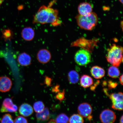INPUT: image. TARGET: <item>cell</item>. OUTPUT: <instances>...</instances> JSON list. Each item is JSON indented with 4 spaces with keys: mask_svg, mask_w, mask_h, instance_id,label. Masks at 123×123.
Masks as SVG:
<instances>
[{
    "mask_svg": "<svg viewBox=\"0 0 123 123\" xmlns=\"http://www.w3.org/2000/svg\"><path fill=\"white\" fill-rule=\"evenodd\" d=\"M65 91L63 90L62 92H59L56 95V98L58 100L61 101L65 99Z\"/></svg>",
    "mask_w": 123,
    "mask_h": 123,
    "instance_id": "obj_26",
    "label": "cell"
},
{
    "mask_svg": "<svg viewBox=\"0 0 123 123\" xmlns=\"http://www.w3.org/2000/svg\"><path fill=\"white\" fill-rule=\"evenodd\" d=\"M3 0H0V5L2 4L3 2Z\"/></svg>",
    "mask_w": 123,
    "mask_h": 123,
    "instance_id": "obj_35",
    "label": "cell"
},
{
    "mask_svg": "<svg viewBox=\"0 0 123 123\" xmlns=\"http://www.w3.org/2000/svg\"><path fill=\"white\" fill-rule=\"evenodd\" d=\"M14 123H28V121L24 117L18 116L15 118Z\"/></svg>",
    "mask_w": 123,
    "mask_h": 123,
    "instance_id": "obj_25",
    "label": "cell"
},
{
    "mask_svg": "<svg viewBox=\"0 0 123 123\" xmlns=\"http://www.w3.org/2000/svg\"><path fill=\"white\" fill-rule=\"evenodd\" d=\"M19 113L23 116L27 117L31 115L33 111V108L30 105L27 103L22 104L19 108Z\"/></svg>",
    "mask_w": 123,
    "mask_h": 123,
    "instance_id": "obj_15",
    "label": "cell"
},
{
    "mask_svg": "<svg viewBox=\"0 0 123 123\" xmlns=\"http://www.w3.org/2000/svg\"><path fill=\"white\" fill-rule=\"evenodd\" d=\"M117 84L116 82H113L111 80H109L108 81V86L109 90H110L115 88L117 86Z\"/></svg>",
    "mask_w": 123,
    "mask_h": 123,
    "instance_id": "obj_27",
    "label": "cell"
},
{
    "mask_svg": "<svg viewBox=\"0 0 123 123\" xmlns=\"http://www.w3.org/2000/svg\"><path fill=\"white\" fill-rule=\"evenodd\" d=\"M12 82L8 77H0V92H9L11 88Z\"/></svg>",
    "mask_w": 123,
    "mask_h": 123,
    "instance_id": "obj_11",
    "label": "cell"
},
{
    "mask_svg": "<svg viewBox=\"0 0 123 123\" xmlns=\"http://www.w3.org/2000/svg\"><path fill=\"white\" fill-rule=\"evenodd\" d=\"M123 115H122L120 119L119 123H123Z\"/></svg>",
    "mask_w": 123,
    "mask_h": 123,
    "instance_id": "obj_34",
    "label": "cell"
},
{
    "mask_svg": "<svg viewBox=\"0 0 123 123\" xmlns=\"http://www.w3.org/2000/svg\"><path fill=\"white\" fill-rule=\"evenodd\" d=\"M35 31L31 27H27L23 29L21 31V37L25 40L30 41L34 38Z\"/></svg>",
    "mask_w": 123,
    "mask_h": 123,
    "instance_id": "obj_13",
    "label": "cell"
},
{
    "mask_svg": "<svg viewBox=\"0 0 123 123\" xmlns=\"http://www.w3.org/2000/svg\"><path fill=\"white\" fill-rule=\"evenodd\" d=\"M121 4H123V0H119Z\"/></svg>",
    "mask_w": 123,
    "mask_h": 123,
    "instance_id": "obj_36",
    "label": "cell"
},
{
    "mask_svg": "<svg viewBox=\"0 0 123 123\" xmlns=\"http://www.w3.org/2000/svg\"><path fill=\"white\" fill-rule=\"evenodd\" d=\"M78 25L83 30L91 31L95 28L98 24V15L94 12L82 16L79 14L76 17Z\"/></svg>",
    "mask_w": 123,
    "mask_h": 123,
    "instance_id": "obj_2",
    "label": "cell"
},
{
    "mask_svg": "<svg viewBox=\"0 0 123 123\" xmlns=\"http://www.w3.org/2000/svg\"><path fill=\"white\" fill-rule=\"evenodd\" d=\"M52 79L48 77H46L45 78V83L48 86H50L51 84Z\"/></svg>",
    "mask_w": 123,
    "mask_h": 123,
    "instance_id": "obj_28",
    "label": "cell"
},
{
    "mask_svg": "<svg viewBox=\"0 0 123 123\" xmlns=\"http://www.w3.org/2000/svg\"><path fill=\"white\" fill-rule=\"evenodd\" d=\"M48 123H56L55 122V120L54 119H51L50 120V121H49Z\"/></svg>",
    "mask_w": 123,
    "mask_h": 123,
    "instance_id": "obj_33",
    "label": "cell"
},
{
    "mask_svg": "<svg viewBox=\"0 0 123 123\" xmlns=\"http://www.w3.org/2000/svg\"><path fill=\"white\" fill-rule=\"evenodd\" d=\"M108 74L109 76L110 77L116 78L119 76L120 71L117 67L113 66L109 68Z\"/></svg>",
    "mask_w": 123,
    "mask_h": 123,
    "instance_id": "obj_20",
    "label": "cell"
},
{
    "mask_svg": "<svg viewBox=\"0 0 123 123\" xmlns=\"http://www.w3.org/2000/svg\"><path fill=\"white\" fill-rule=\"evenodd\" d=\"M80 84L81 86L85 88H87L93 84V79L88 75H83L80 79Z\"/></svg>",
    "mask_w": 123,
    "mask_h": 123,
    "instance_id": "obj_17",
    "label": "cell"
},
{
    "mask_svg": "<svg viewBox=\"0 0 123 123\" xmlns=\"http://www.w3.org/2000/svg\"><path fill=\"white\" fill-rule=\"evenodd\" d=\"M93 9L91 4L87 2L81 3L78 7L79 14L82 16L88 15L92 12Z\"/></svg>",
    "mask_w": 123,
    "mask_h": 123,
    "instance_id": "obj_12",
    "label": "cell"
},
{
    "mask_svg": "<svg viewBox=\"0 0 123 123\" xmlns=\"http://www.w3.org/2000/svg\"><path fill=\"white\" fill-rule=\"evenodd\" d=\"M59 85H56V86L54 87L52 90V91L53 92H58L59 91Z\"/></svg>",
    "mask_w": 123,
    "mask_h": 123,
    "instance_id": "obj_31",
    "label": "cell"
},
{
    "mask_svg": "<svg viewBox=\"0 0 123 123\" xmlns=\"http://www.w3.org/2000/svg\"><path fill=\"white\" fill-rule=\"evenodd\" d=\"M1 123H14L11 115L6 114L3 116L0 120Z\"/></svg>",
    "mask_w": 123,
    "mask_h": 123,
    "instance_id": "obj_24",
    "label": "cell"
},
{
    "mask_svg": "<svg viewBox=\"0 0 123 123\" xmlns=\"http://www.w3.org/2000/svg\"><path fill=\"white\" fill-rule=\"evenodd\" d=\"M99 80L97 81V82L95 83L94 86H92L91 87L90 89L92 91H94L95 89L96 88V87L99 84Z\"/></svg>",
    "mask_w": 123,
    "mask_h": 123,
    "instance_id": "obj_30",
    "label": "cell"
},
{
    "mask_svg": "<svg viewBox=\"0 0 123 123\" xmlns=\"http://www.w3.org/2000/svg\"><path fill=\"white\" fill-rule=\"evenodd\" d=\"M79 74L75 71H71L68 73V80L70 84L77 83L79 80Z\"/></svg>",
    "mask_w": 123,
    "mask_h": 123,
    "instance_id": "obj_19",
    "label": "cell"
},
{
    "mask_svg": "<svg viewBox=\"0 0 123 123\" xmlns=\"http://www.w3.org/2000/svg\"><path fill=\"white\" fill-rule=\"evenodd\" d=\"M119 81L121 84L123 85V74L121 75L119 78Z\"/></svg>",
    "mask_w": 123,
    "mask_h": 123,
    "instance_id": "obj_32",
    "label": "cell"
},
{
    "mask_svg": "<svg viewBox=\"0 0 123 123\" xmlns=\"http://www.w3.org/2000/svg\"><path fill=\"white\" fill-rule=\"evenodd\" d=\"M116 115L112 111L106 109L100 115V119L102 123H113L116 119Z\"/></svg>",
    "mask_w": 123,
    "mask_h": 123,
    "instance_id": "obj_7",
    "label": "cell"
},
{
    "mask_svg": "<svg viewBox=\"0 0 123 123\" xmlns=\"http://www.w3.org/2000/svg\"><path fill=\"white\" fill-rule=\"evenodd\" d=\"M91 73L92 76L96 79H100L103 77L105 74L104 69L98 66H95L92 68Z\"/></svg>",
    "mask_w": 123,
    "mask_h": 123,
    "instance_id": "obj_16",
    "label": "cell"
},
{
    "mask_svg": "<svg viewBox=\"0 0 123 123\" xmlns=\"http://www.w3.org/2000/svg\"><path fill=\"white\" fill-rule=\"evenodd\" d=\"M49 111L47 107L44 108L43 110L40 113H37L36 115L37 119L38 121H47L50 117Z\"/></svg>",
    "mask_w": 123,
    "mask_h": 123,
    "instance_id": "obj_18",
    "label": "cell"
},
{
    "mask_svg": "<svg viewBox=\"0 0 123 123\" xmlns=\"http://www.w3.org/2000/svg\"><path fill=\"white\" fill-rule=\"evenodd\" d=\"M5 32V35L6 37H10L12 36V32L10 30H6Z\"/></svg>",
    "mask_w": 123,
    "mask_h": 123,
    "instance_id": "obj_29",
    "label": "cell"
},
{
    "mask_svg": "<svg viewBox=\"0 0 123 123\" xmlns=\"http://www.w3.org/2000/svg\"><path fill=\"white\" fill-rule=\"evenodd\" d=\"M75 62L81 66L86 65L91 60L90 52L84 49L79 50L75 54L74 57Z\"/></svg>",
    "mask_w": 123,
    "mask_h": 123,
    "instance_id": "obj_4",
    "label": "cell"
},
{
    "mask_svg": "<svg viewBox=\"0 0 123 123\" xmlns=\"http://www.w3.org/2000/svg\"><path fill=\"white\" fill-rule=\"evenodd\" d=\"M51 57V54L47 49H41L37 54V59L38 62L41 64L47 63L50 61Z\"/></svg>",
    "mask_w": 123,
    "mask_h": 123,
    "instance_id": "obj_9",
    "label": "cell"
},
{
    "mask_svg": "<svg viewBox=\"0 0 123 123\" xmlns=\"http://www.w3.org/2000/svg\"><path fill=\"white\" fill-rule=\"evenodd\" d=\"M44 105L42 101H38L35 102L33 105V108L35 112L37 113H40L44 110Z\"/></svg>",
    "mask_w": 123,
    "mask_h": 123,
    "instance_id": "obj_23",
    "label": "cell"
},
{
    "mask_svg": "<svg viewBox=\"0 0 123 123\" xmlns=\"http://www.w3.org/2000/svg\"><path fill=\"white\" fill-rule=\"evenodd\" d=\"M56 123H69V118L65 114L58 115L55 120Z\"/></svg>",
    "mask_w": 123,
    "mask_h": 123,
    "instance_id": "obj_22",
    "label": "cell"
},
{
    "mask_svg": "<svg viewBox=\"0 0 123 123\" xmlns=\"http://www.w3.org/2000/svg\"><path fill=\"white\" fill-rule=\"evenodd\" d=\"M108 96L112 101V108L118 111L123 110V95L122 92L112 93Z\"/></svg>",
    "mask_w": 123,
    "mask_h": 123,
    "instance_id": "obj_6",
    "label": "cell"
},
{
    "mask_svg": "<svg viewBox=\"0 0 123 123\" xmlns=\"http://www.w3.org/2000/svg\"><path fill=\"white\" fill-rule=\"evenodd\" d=\"M17 60L20 65L23 67H27L31 63L32 59L30 55L25 52L20 54Z\"/></svg>",
    "mask_w": 123,
    "mask_h": 123,
    "instance_id": "obj_14",
    "label": "cell"
},
{
    "mask_svg": "<svg viewBox=\"0 0 123 123\" xmlns=\"http://www.w3.org/2000/svg\"><path fill=\"white\" fill-rule=\"evenodd\" d=\"M33 24H50L54 27L61 25L62 23L58 16V10L50 6L43 5L40 8L34 16Z\"/></svg>",
    "mask_w": 123,
    "mask_h": 123,
    "instance_id": "obj_1",
    "label": "cell"
},
{
    "mask_svg": "<svg viewBox=\"0 0 123 123\" xmlns=\"http://www.w3.org/2000/svg\"><path fill=\"white\" fill-rule=\"evenodd\" d=\"M70 123H83L84 120L82 117L78 114H74L69 119Z\"/></svg>",
    "mask_w": 123,
    "mask_h": 123,
    "instance_id": "obj_21",
    "label": "cell"
},
{
    "mask_svg": "<svg viewBox=\"0 0 123 123\" xmlns=\"http://www.w3.org/2000/svg\"><path fill=\"white\" fill-rule=\"evenodd\" d=\"M123 48L113 44L107 50L106 58L108 62L112 66L119 67L123 61Z\"/></svg>",
    "mask_w": 123,
    "mask_h": 123,
    "instance_id": "obj_3",
    "label": "cell"
},
{
    "mask_svg": "<svg viewBox=\"0 0 123 123\" xmlns=\"http://www.w3.org/2000/svg\"><path fill=\"white\" fill-rule=\"evenodd\" d=\"M97 41L96 39L88 40L81 38L72 43L71 46L81 47L83 49L91 52L93 50Z\"/></svg>",
    "mask_w": 123,
    "mask_h": 123,
    "instance_id": "obj_5",
    "label": "cell"
},
{
    "mask_svg": "<svg viewBox=\"0 0 123 123\" xmlns=\"http://www.w3.org/2000/svg\"><path fill=\"white\" fill-rule=\"evenodd\" d=\"M79 115L82 117L86 118L90 116L92 112V107L90 104L84 103L80 104L78 108Z\"/></svg>",
    "mask_w": 123,
    "mask_h": 123,
    "instance_id": "obj_10",
    "label": "cell"
},
{
    "mask_svg": "<svg viewBox=\"0 0 123 123\" xmlns=\"http://www.w3.org/2000/svg\"><path fill=\"white\" fill-rule=\"evenodd\" d=\"M18 107L13 104V101L10 98H6L4 100L0 111L1 113L15 112L17 111Z\"/></svg>",
    "mask_w": 123,
    "mask_h": 123,
    "instance_id": "obj_8",
    "label": "cell"
}]
</instances>
